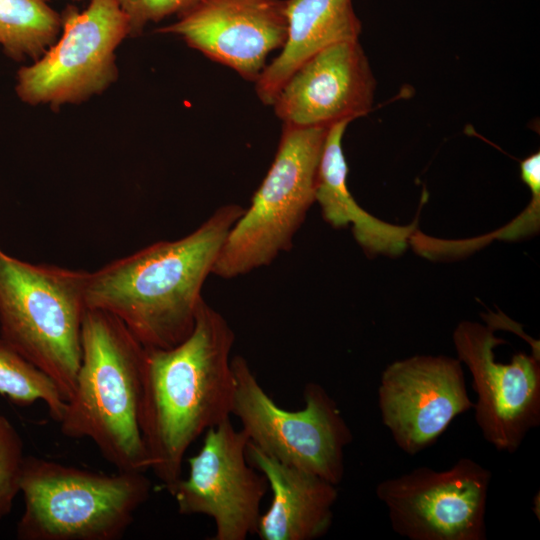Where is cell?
<instances>
[{
  "label": "cell",
  "instance_id": "obj_1",
  "mask_svg": "<svg viewBox=\"0 0 540 540\" xmlns=\"http://www.w3.org/2000/svg\"><path fill=\"white\" fill-rule=\"evenodd\" d=\"M234 341L228 321L203 299L187 338L167 349L144 347L141 435L149 470L169 493L189 447L232 416Z\"/></svg>",
  "mask_w": 540,
  "mask_h": 540
},
{
  "label": "cell",
  "instance_id": "obj_2",
  "mask_svg": "<svg viewBox=\"0 0 540 540\" xmlns=\"http://www.w3.org/2000/svg\"><path fill=\"white\" fill-rule=\"evenodd\" d=\"M243 212L238 204L220 206L190 234L89 272L88 308L116 317L145 348L179 344L194 328L203 285Z\"/></svg>",
  "mask_w": 540,
  "mask_h": 540
},
{
  "label": "cell",
  "instance_id": "obj_3",
  "mask_svg": "<svg viewBox=\"0 0 540 540\" xmlns=\"http://www.w3.org/2000/svg\"><path fill=\"white\" fill-rule=\"evenodd\" d=\"M81 363L58 422L63 435L91 440L119 471L149 470L140 429L144 347L111 314L88 308Z\"/></svg>",
  "mask_w": 540,
  "mask_h": 540
},
{
  "label": "cell",
  "instance_id": "obj_4",
  "mask_svg": "<svg viewBox=\"0 0 540 540\" xmlns=\"http://www.w3.org/2000/svg\"><path fill=\"white\" fill-rule=\"evenodd\" d=\"M88 271L31 263L0 247V338L67 401L81 363Z\"/></svg>",
  "mask_w": 540,
  "mask_h": 540
},
{
  "label": "cell",
  "instance_id": "obj_5",
  "mask_svg": "<svg viewBox=\"0 0 540 540\" xmlns=\"http://www.w3.org/2000/svg\"><path fill=\"white\" fill-rule=\"evenodd\" d=\"M20 540H118L150 497L146 472L106 474L25 457Z\"/></svg>",
  "mask_w": 540,
  "mask_h": 540
},
{
  "label": "cell",
  "instance_id": "obj_6",
  "mask_svg": "<svg viewBox=\"0 0 540 540\" xmlns=\"http://www.w3.org/2000/svg\"><path fill=\"white\" fill-rule=\"evenodd\" d=\"M329 127L284 124L274 160L250 206L230 229L212 274L232 279L289 251L316 202L319 162Z\"/></svg>",
  "mask_w": 540,
  "mask_h": 540
},
{
  "label": "cell",
  "instance_id": "obj_7",
  "mask_svg": "<svg viewBox=\"0 0 540 540\" xmlns=\"http://www.w3.org/2000/svg\"><path fill=\"white\" fill-rule=\"evenodd\" d=\"M232 370V415L239 419L249 442L285 465L338 485L345 474V448L353 435L325 388L307 383L305 406L291 411L267 394L244 357H232Z\"/></svg>",
  "mask_w": 540,
  "mask_h": 540
},
{
  "label": "cell",
  "instance_id": "obj_8",
  "mask_svg": "<svg viewBox=\"0 0 540 540\" xmlns=\"http://www.w3.org/2000/svg\"><path fill=\"white\" fill-rule=\"evenodd\" d=\"M60 16V39L17 72L15 92L26 104L81 103L117 80L115 50L130 32L119 1L90 0L85 10L67 6Z\"/></svg>",
  "mask_w": 540,
  "mask_h": 540
},
{
  "label": "cell",
  "instance_id": "obj_9",
  "mask_svg": "<svg viewBox=\"0 0 540 540\" xmlns=\"http://www.w3.org/2000/svg\"><path fill=\"white\" fill-rule=\"evenodd\" d=\"M491 472L471 458L449 469L418 467L381 481L376 496L392 529L410 540H485Z\"/></svg>",
  "mask_w": 540,
  "mask_h": 540
},
{
  "label": "cell",
  "instance_id": "obj_10",
  "mask_svg": "<svg viewBox=\"0 0 540 540\" xmlns=\"http://www.w3.org/2000/svg\"><path fill=\"white\" fill-rule=\"evenodd\" d=\"M248 442L230 418L210 428L200 450L187 460V477L170 492L180 514L213 520V540H245L256 532L269 486L247 460Z\"/></svg>",
  "mask_w": 540,
  "mask_h": 540
},
{
  "label": "cell",
  "instance_id": "obj_11",
  "mask_svg": "<svg viewBox=\"0 0 540 540\" xmlns=\"http://www.w3.org/2000/svg\"><path fill=\"white\" fill-rule=\"evenodd\" d=\"M490 324L460 322L453 342L471 376L476 394V423L495 449L514 453L526 435L540 424V357L519 352L508 363L498 362L494 349L505 340Z\"/></svg>",
  "mask_w": 540,
  "mask_h": 540
},
{
  "label": "cell",
  "instance_id": "obj_12",
  "mask_svg": "<svg viewBox=\"0 0 540 540\" xmlns=\"http://www.w3.org/2000/svg\"><path fill=\"white\" fill-rule=\"evenodd\" d=\"M378 404L396 445L411 456L434 444L474 405L462 363L445 355H415L389 364L381 374Z\"/></svg>",
  "mask_w": 540,
  "mask_h": 540
},
{
  "label": "cell",
  "instance_id": "obj_13",
  "mask_svg": "<svg viewBox=\"0 0 540 540\" xmlns=\"http://www.w3.org/2000/svg\"><path fill=\"white\" fill-rule=\"evenodd\" d=\"M157 32L180 36L213 61L256 81L287 36L285 0H201Z\"/></svg>",
  "mask_w": 540,
  "mask_h": 540
},
{
  "label": "cell",
  "instance_id": "obj_14",
  "mask_svg": "<svg viewBox=\"0 0 540 540\" xmlns=\"http://www.w3.org/2000/svg\"><path fill=\"white\" fill-rule=\"evenodd\" d=\"M376 81L357 40L319 51L285 82L274 99L284 124L330 127L365 116L371 109Z\"/></svg>",
  "mask_w": 540,
  "mask_h": 540
},
{
  "label": "cell",
  "instance_id": "obj_15",
  "mask_svg": "<svg viewBox=\"0 0 540 540\" xmlns=\"http://www.w3.org/2000/svg\"><path fill=\"white\" fill-rule=\"evenodd\" d=\"M249 463L267 479L272 491L269 508L261 513L255 534L261 540H314L333 522L337 485L285 465L248 442Z\"/></svg>",
  "mask_w": 540,
  "mask_h": 540
},
{
  "label": "cell",
  "instance_id": "obj_16",
  "mask_svg": "<svg viewBox=\"0 0 540 540\" xmlns=\"http://www.w3.org/2000/svg\"><path fill=\"white\" fill-rule=\"evenodd\" d=\"M285 13L287 36L281 52L254 82L267 105L309 58L335 43L357 40L361 33L352 0H285Z\"/></svg>",
  "mask_w": 540,
  "mask_h": 540
},
{
  "label": "cell",
  "instance_id": "obj_17",
  "mask_svg": "<svg viewBox=\"0 0 540 540\" xmlns=\"http://www.w3.org/2000/svg\"><path fill=\"white\" fill-rule=\"evenodd\" d=\"M349 123L341 121L328 128L318 168L316 202L332 227L352 226L354 238L368 256L401 255L410 244L417 223L399 226L382 221L355 201L347 186L348 167L342 149Z\"/></svg>",
  "mask_w": 540,
  "mask_h": 540
},
{
  "label": "cell",
  "instance_id": "obj_18",
  "mask_svg": "<svg viewBox=\"0 0 540 540\" xmlns=\"http://www.w3.org/2000/svg\"><path fill=\"white\" fill-rule=\"evenodd\" d=\"M60 29L61 16L46 0H0V47L14 61L38 60Z\"/></svg>",
  "mask_w": 540,
  "mask_h": 540
},
{
  "label": "cell",
  "instance_id": "obj_19",
  "mask_svg": "<svg viewBox=\"0 0 540 540\" xmlns=\"http://www.w3.org/2000/svg\"><path fill=\"white\" fill-rule=\"evenodd\" d=\"M0 394L21 406L45 403L50 417L59 422L66 401L55 383L0 338Z\"/></svg>",
  "mask_w": 540,
  "mask_h": 540
},
{
  "label": "cell",
  "instance_id": "obj_20",
  "mask_svg": "<svg viewBox=\"0 0 540 540\" xmlns=\"http://www.w3.org/2000/svg\"><path fill=\"white\" fill-rule=\"evenodd\" d=\"M25 457L20 434L0 414V519L10 513L20 492L19 482Z\"/></svg>",
  "mask_w": 540,
  "mask_h": 540
},
{
  "label": "cell",
  "instance_id": "obj_21",
  "mask_svg": "<svg viewBox=\"0 0 540 540\" xmlns=\"http://www.w3.org/2000/svg\"><path fill=\"white\" fill-rule=\"evenodd\" d=\"M128 18L129 36H138L150 22H158L165 17L182 16L194 8L201 0H118Z\"/></svg>",
  "mask_w": 540,
  "mask_h": 540
}]
</instances>
